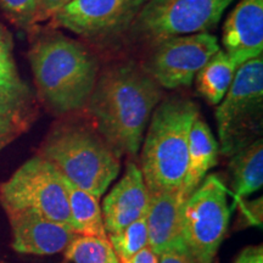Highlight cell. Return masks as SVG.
Wrapping results in <instances>:
<instances>
[{"mask_svg": "<svg viewBox=\"0 0 263 263\" xmlns=\"http://www.w3.org/2000/svg\"><path fill=\"white\" fill-rule=\"evenodd\" d=\"M0 116L12 118L28 127L33 116V98L21 80L0 78Z\"/></svg>", "mask_w": 263, "mask_h": 263, "instance_id": "d6986e66", "label": "cell"}, {"mask_svg": "<svg viewBox=\"0 0 263 263\" xmlns=\"http://www.w3.org/2000/svg\"><path fill=\"white\" fill-rule=\"evenodd\" d=\"M120 263H130L129 261H127V259H121Z\"/></svg>", "mask_w": 263, "mask_h": 263, "instance_id": "f546056e", "label": "cell"}, {"mask_svg": "<svg viewBox=\"0 0 263 263\" xmlns=\"http://www.w3.org/2000/svg\"><path fill=\"white\" fill-rule=\"evenodd\" d=\"M219 151L230 157L262 136L263 59L242 64L216 110Z\"/></svg>", "mask_w": 263, "mask_h": 263, "instance_id": "5b68a950", "label": "cell"}, {"mask_svg": "<svg viewBox=\"0 0 263 263\" xmlns=\"http://www.w3.org/2000/svg\"><path fill=\"white\" fill-rule=\"evenodd\" d=\"M235 201L258 192L263 185V140L252 141L229 157Z\"/></svg>", "mask_w": 263, "mask_h": 263, "instance_id": "2e32d148", "label": "cell"}, {"mask_svg": "<svg viewBox=\"0 0 263 263\" xmlns=\"http://www.w3.org/2000/svg\"><path fill=\"white\" fill-rule=\"evenodd\" d=\"M108 241L120 259H129L147 246L146 218L138 219L121 232L108 235Z\"/></svg>", "mask_w": 263, "mask_h": 263, "instance_id": "44dd1931", "label": "cell"}, {"mask_svg": "<svg viewBox=\"0 0 263 263\" xmlns=\"http://www.w3.org/2000/svg\"><path fill=\"white\" fill-rule=\"evenodd\" d=\"M28 57L38 97L51 112L66 115L85 107L99 62L80 42L49 33L35 39Z\"/></svg>", "mask_w": 263, "mask_h": 263, "instance_id": "7a4b0ae2", "label": "cell"}, {"mask_svg": "<svg viewBox=\"0 0 263 263\" xmlns=\"http://www.w3.org/2000/svg\"><path fill=\"white\" fill-rule=\"evenodd\" d=\"M130 263H159V256L149 246L141 249L129 259Z\"/></svg>", "mask_w": 263, "mask_h": 263, "instance_id": "f1b7e54d", "label": "cell"}, {"mask_svg": "<svg viewBox=\"0 0 263 263\" xmlns=\"http://www.w3.org/2000/svg\"><path fill=\"white\" fill-rule=\"evenodd\" d=\"M228 189L217 174L206 176L183 209V242L196 263H212L229 227Z\"/></svg>", "mask_w": 263, "mask_h": 263, "instance_id": "52a82bcc", "label": "cell"}, {"mask_svg": "<svg viewBox=\"0 0 263 263\" xmlns=\"http://www.w3.org/2000/svg\"><path fill=\"white\" fill-rule=\"evenodd\" d=\"M12 232V249L21 254L49 256L64 252L76 238L70 227L27 212L8 215Z\"/></svg>", "mask_w": 263, "mask_h": 263, "instance_id": "7c38bea8", "label": "cell"}, {"mask_svg": "<svg viewBox=\"0 0 263 263\" xmlns=\"http://www.w3.org/2000/svg\"><path fill=\"white\" fill-rule=\"evenodd\" d=\"M218 50V41L210 32L164 39L157 43L144 70L161 88L189 87L197 72Z\"/></svg>", "mask_w": 263, "mask_h": 263, "instance_id": "9c48e42d", "label": "cell"}, {"mask_svg": "<svg viewBox=\"0 0 263 263\" xmlns=\"http://www.w3.org/2000/svg\"><path fill=\"white\" fill-rule=\"evenodd\" d=\"M147 0H72L52 16L55 25L87 39H105L129 28Z\"/></svg>", "mask_w": 263, "mask_h": 263, "instance_id": "30bf717a", "label": "cell"}, {"mask_svg": "<svg viewBox=\"0 0 263 263\" xmlns=\"http://www.w3.org/2000/svg\"><path fill=\"white\" fill-rule=\"evenodd\" d=\"M233 263H263V246H248L240 252Z\"/></svg>", "mask_w": 263, "mask_h": 263, "instance_id": "83f0119b", "label": "cell"}, {"mask_svg": "<svg viewBox=\"0 0 263 263\" xmlns=\"http://www.w3.org/2000/svg\"><path fill=\"white\" fill-rule=\"evenodd\" d=\"M161 87L134 62L110 66L99 73L85 105L94 128L116 155L139 153Z\"/></svg>", "mask_w": 263, "mask_h": 263, "instance_id": "6da1fadb", "label": "cell"}, {"mask_svg": "<svg viewBox=\"0 0 263 263\" xmlns=\"http://www.w3.org/2000/svg\"><path fill=\"white\" fill-rule=\"evenodd\" d=\"M65 184L73 232L78 235L107 238L99 200L85 190L76 186L66 177Z\"/></svg>", "mask_w": 263, "mask_h": 263, "instance_id": "ac0fdd59", "label": "cell"}, {"mask_svg": "<svg viewBox=\"0 0 263 263\" xmlns=\"http://www.w3.org/2000/svg\"><path fill=\"white\" fill-rule=\"evenodd\" d=\"M72 0H38V21L51 18L59 10L70 4Z\"/></svg>", "mask_w": 263, "mask_h": 263, "instance_id": "4316f807", "label": "cell"}, {"mask_svg": "<svg viewBox=\"0 0 263 263\" xmlns=\"http://www.w3.org/2000/svg\"><path fill=\"white\" fill-rule=\"evenodd\" d=\"M219 145L212 130L200 115L193 122L189 133L188 163L182 190L183 199L186 200L201 184L207 172L216 166L218 161Z\"/></svg>", "mask_w": 263, "mask_h": 263, "instance_id": "9a60e30c", "label": "cell"}, {"mask_svg": "<svg viewBox=\"0 0 263 263\" xmlns=\"http://www.w3.org/2000/svg\"><path fill=\"white\" fill-rule=\"evenodd\" d=\"M0 5L5 14L21 27H29L37 22L38 0H0Z\"/></svg>", "mask_w": 263, "mask_h": 263, "instance_id": "7402d4cb", "label": "cell"}, {"mask_svg": "<svg viewBox=\"0 0 263 263\" xmlns=\"http://www.w3.org/2000/svg\"><path fill=\"white\" fill-rule=\"evenodd\" d=\"M26 129L25 124L9 117L0 116V151L12 143Z\"/></svg>", "mask_w": 263, "mask_h": 263, "instance_id": "cb8c5ba5", "label": "cell"}, {"mask_svg": "<svg viewBox=\"0 0 263 263\" xmlns=\"http://www.w3.org/2000/svg\"><path fill=\"white\" fill-rule=\"evenodd\" d=\"M12 49H14V43L11 34L4 26L0 25V78L18 81L20 77L16 70Z\"/></svg>", "mask_w": 263, "mask_h": 263, "instance_id": "603a6c76", "label": "cell"}, {"mask_svg": "<svg viewBox=\"0 0 263 263\" xmlns=\"http://www.w3.org/2000/svg\"><path fill=\"white\" fill-rule=\"evenodd\" d=\"M64 252L73 263H120L107 238L76 235Z\"/></svg>", "mask_w": 263, "mask_h": 263, "instance_id": "ffe728a7", "label": "cell"}, {"mask_svg": "<svg viewBox=\"0 0 263 263\" xmlns=\"http://www.w3.org/2000/svg\"><path fill=\"white\" fill-rule=\"evenodd\" d=\"M235 202L240 206L246 224L262 227V197L250 202L245 201L244 199H240Z\"/></svg>", "mask_w": 263, "mask_h": 263, "instance_id": "d4e9b609", "label": "cell"}, {"mask_svg": "<svg viewBox=\"0 0 263 263\" xmlns=\"http://www.w3.org/2000/svg\"><path fill=\"white\" fill-rule=\"evenodd\" d=\"M242 64L219 49L195 76L196 90L210 105H218Z\"/></svg>", "mask_w": 263, "mask_h": 263, "instance_id": "e0dca14e", "label": "cell"}, {"mask_svg": "<svg viewBox=\"0 0 263 263\" xmlns=\"http://www.w3.org/2000/svg\"><path fill=\"white\" fill-rule=\"evenodd\" d=\"M184 203H185V200L183 199L180 190L150 194L149 207L145 215L147 246L157 256L164 250L184 245Z\"/></svg>", "mask_w": 263, "mask_h": 263, "instance_id": "5bb4252c", "label": "cell"}, {"mask_svg": "<svg viewBox=\"0 0 263 263\" xmlns=\"http://www.w3.org/2000/svg\"><path fill=\"white\" fill-rule=\"evenodd\" d=\"M199 106L182 98L156 106L141 144V173L149 194L182 190L188 163L189 133Z\"/></svg>", "mask_w": 263, "mask_h": 263, "instance_id": "3957f363", "label": "cell"}, {"mask_svg": "<svg viewBox=\"0 0 263 263\" xmlns=\"http://www.w3.org/2000/svg\"><path fill=\"white\" fill-rule=\"evenodd\" d=\"M150 194L143 173L134 162H128L122 178L103 201L104 226L108 235L145 217Z\"/></svg>", "mask_w": 263, "mask_h": 263, "instance_id": "8fae6325", "label": "cell"}, {"mask_svg": "<svg viewBox=\"0 0 263 263\" xmlns=\"http://www.w3.org/2000/svg\"><path fill=\"white\" fill-rule=\"evenodd\" d=\"M223 50L241 64L262 57L263 0H241L223 25Z\"/></svg>", "mask_w": 263, "mask_h": 263, "instance_id": "4fadbf2b", "label": "cell"}, {"mask_svg": "<svg viewBox=\"0 0 263 263\" xmlns=\"http://www.w3.org/2000/svg\"><path fill=\"white\" fill-rule=\"evenodd\" d=\"M159 263H196L184 245L164 250L159 255Z\"/></svg>", "mask_w": 263, "mask_h": 263, "instance_id": "484cf974", "label": "cell"}, {"mask_svg": "<svg viewBox=\"0 0 263 263\" xmlns=\"http://www.w3.org/2000/svg\"><path fill=\"white\" fill-rule=\"evenodd\" d=\"M233 0H147L130 28L154 43L209 32Z\"/></svg>", "mask_w": 263, "mask_h": 263, "instance_id": "ba28073f", "label": "cell"}, {"mask_svg": "<svg viewBox=\"0 0 263 263\" xmlns=\"http://www.w3.org/2000/svg\"><path fill=\"white\" fill-rule=\"evenodd\" d=\"M0 203L6 215L33 213L72 228L65 176L41 155L26 161L0 185Z\"/></svg>", "mask_w": 263, "mask_h": 263, "instance_id": "8992f818", "label": "cell"}, {"mask_svg": "<svg viewBox=\"0 0 263 263\" xmlns=\"http://www.w3.org/2000/svg\"><path fill=\"white\" fill-rule=\"evenodd\" d=\"M50 161L76 186L100 200L121 171V159L99 136L94 127L65 122L52 128L41 147Z\"/></svg>", "mask_w": 263, "mask_h": 263, "instance_id": "277c9868", "label": "cell"}]
</instances>
